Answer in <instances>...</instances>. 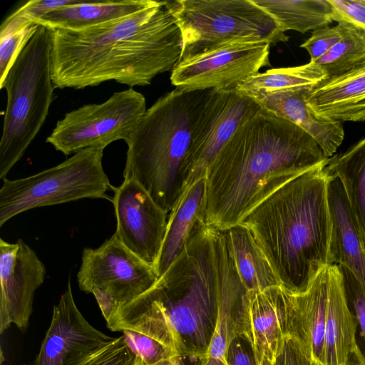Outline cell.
Here are the masks:
<instances>
[{
  "instance_id": "obj_6",
  "label": "cell",
  "mask_w": 365,
  "mask_h": 365,
  "mask_svg": "<svg viewBox=\"0 0 365 365\" xmlns=\"http://www.w3.org/2000/svg\"><path fill=\"white\" fill-rule=\"evenodd\" d=\"M51 30L39 25L0 82L7 93L0 141L4 180L40 131L56 88L51 77Z\"/></svg>"
},
{
  "instance_id": "obj_10",
  "label": "cell",
  "mask_w": 365,
  "mask_h": 365,
  "mask_svg": "<svg viewBox=\"0 0 365 365\" xmlns=\"http://www.w3.org/2000/svg\"><path fill=\"white\" fill-rule=\"evenodd\" d=\"M144 96L129 88L115 92L107 101L86 104L65 114L46 142L65 155L86 149H103L125 140L146 111Z\"/></svg>"
},
{
  "instance_id": "obj_1",
  "label": "cell",
  "mask_w": 365,
  "mask_h": 365,
  "mask_svg": "<svg viewBox=\"0 0 365 365\" xmlns=\"http://www.w3.org/2000/svg\"><path fill=\"white\" fill-rule=\"evenodd\" d=\"M328 159L306 131L262 108L207 170L205 223L219 230L237 225L279 187Z\"/></svg>"
},
{
  "instance_id": "obj_21",
  "label": "cell",
  "mask_w": 365,
  "mask_h": 365,
  "mask_svg": "<svg viewBox=\"0 0 365 365\" xmlns=\"http://www.w3.org/2000/svg\"><path fill=\"white\" fill-rule=\"evenodd\" d=\"M307 102L324 118L341 123L365 121V65L323 81L309 92Z\"/></svg>"
},
{
  "instance_id": "obj_4",
  "label": "cell",
  "mask_w": 365,
  "mask_h": 365,
  "mask_svg": "<svg viewBox=\"0 0 365 365\" xmlns=\"http://www.w3.org/2000/svg\"><path fill=\"white\" fill-rule=\"evenodd\" d=\"M222 240V230L200 219L182 252L155 285L110 319L145 315L161 319L172 331L178 354L207 356L218 314Z\"/></svg>"
},
{
  "instance_id": "obj_23",
  "label": "cell",
  "mask_w": 365,
  "mask_h": 365,
  "mask_svg": "<svg viewBox=\"0 0 365 365\" xmlns=\"http://www.w3.org/2000/svg\"><path fill=\"white\" fill-rule=\"evenodd\" d=\"M153 0H86L56 9L34 23L50 29L78 31L112 22L147 9Z\"/></svg>"
},
{
  "instance_id": "obj_19",
  "label": "cell",
  "mask_w": 365,
  "mask_h": 365,
  "mask_svg": "<svg viewBox=\"0 0 365 365\" xmlns=\"http://www.w3.org/2000/svg\"><path fill=\"white\" fill-rule=\"evenodd\" d=\"M246 292L222 232L218 314L207 354L206 365H227L226 353L229 344L237 334L244 332V298Z\"/></svg>"
},
{
  "instance_id": "obj_33",
  "label": "cell",
  "mask_w": 365,
  "mask_h": 365,
  "mask_svg": "<svg viewBox=\"0 0 365 365\" xmlns=\"http://www.w3.org/2000/svg\"><path fill=\"white\" fill-rule=\"evenodd\" d=\"M342 32V25L340 22L335 26H327L316 29L300 47L308 51L310 61L315 62L341 38Z\"/></svg>"
},
{
  "instance_id": "obj_14",
  "label": "cell",
  "mask_w": 365,
  "mask_h": 365,
  "mask_svg": "<svg viewBox=\"0 0 365 365\" xmlns=\"http://www.w3.org/2000/svg\"><path fill=\"white\" fill-rule=\"evenodd\" d=\"M92 327L75 303L70 282L53 307L50 327L35 359L24 365H81L114 342Z\"/></svg>"
},
{
  "instance_id": "obj_26",
  "label": "cell",
  "mask_w": 365,
  "mask_h": 365,
  "mask_svg": "<svg viewBox=\"0 0 365 365\" xmlns=\"http://www.w3.org/2000/svg\"><path fill=\"white\" fill-rule=\"evenodd\" d=\"M325 170L341 182L365 245V137L329 158Z\"/></svg>"
},
{
  "instance_id": "obj_32",
  "label": "cell",
  "mask_w": 365,
  "mask_h": 365,
  "mask_svg": "<svg viewBox=\"0 0 365 365\" xmlns=\"http://www.w3.org/2000/svg\"><path fill=\"white\" fill-rule=\"evenodd\" d=\"M140 362L121 336L81 365H138Z\"/></svg>"
},
{
  "instance_id": "obj_27",
  "label": "cell",
  "mask_w": 365,
  "mask_h": 365,
  "mask_svg": "<svg viewBox=\"0 0 365 365\" xmlns=\"http://www.w3.org/2000/svg\"><path fill=\"white\" fill-rule=\"evenodd\" d=\"M270 14L285 32L302 34L327 26L334 20V11L329 0H252Z\"/></svg>"
},
{
  "instance_id": "obj_24",
  "label": "cell",
  "mask_w": 365,
  "mask_h": 365,
  "mask_svg": "<svg viewBox=\"0 0 365 365\" xmlns=\"http://www.w3.org/2000/svg\"><path fill=\"white\" fill-rule=\"evenodd\" d=\"M206 187V177L199 179L181 195L170 212L165 238L154 266L158 279L182 252L197 222L204 219Z\"/></svg>"
},
{
  "instance_id": "obj_20",
  "label": "cell",
  "mask_w": 365,
  "mask_h": 365,
  "mask_svg": "<svg viewBox=\"0 0 365 365\" xmlns=\"http://www.w3.org/2000/svg\"><path fill=\"white\" fill-rule=\"evenodd\" d=\"M327 174L328 201L332 222L331 263L348 269L365 293V245L341 182L336 176Z\"/></svg>"
},
{
  "instance_id": "obj_11",
  "label": "cell",
  "mask_w": 365,
  "mask_h": 365,
  "mask_svg": "<svg viewBox=\"0 0 365 365\" xmlns=\"http://www.w3.org/2000/svg\"><path fill=\"white\" fill-rule=\"evenodd\" d=\"M261 108L255 99L237 88L211 89L181 168V195L206 177L215 158L236 130Z\"/></svg>"
},
{
  "instance_id": "obj_13",
  "label": "cell",
  "mask_w": 365,
  "mask_h": 365,
  "mask_svg": "<svg viewBox=\"0 0 365 365\" xmlns=\"http://www.w3.org/2000/svg\"><path fill=\"white\" fill-rule=\"evenodd\" d=\"M113 190L112 202L117 220L115 234L126 248L154 267L166 233L169 214L134 180L124 179Z\"/></svg>"
},
{
  "instance_id": "obj_9",
  "label": "cell",
  "mask_w": 365,
  "mask_h": 365,
  "mask_svg": "<svg viewBox=\"0 0 365 365\" xmlns=\"http://www.w3.org/2000/svg\"><path fill=\"white\" fill-rule=\"evenodd\" d=\"M158 280L154 267L126 248L115 233L99 247L83 250L78 287L95 296L106 322Z\"/></svg>"
},
{
  "instance_id": "obj_40",
  "label": "cell",
  "mask_w": 365,
  "mask_h": 365,
  "mask_svg": "<svg viewBox=\"0 0 365 365\" xmlns=\"http://www.w3.org/2000/svg\"><path fill=\"white\" fill-rule=\"evenodd\" d=\"M352 356L354 357L355 360L354 362H350L349 361L348 365H365V356L358 345L354 349Z\"/></svg>"
},
{
  "instance_id": "obj_41",
  "label": "cell",
  "mask_w": 365,
  "mask_h": 365,
  "mask_svg": "<svg viewBox=\"0 0 365 365\" xmlns=\"http://www.w3.org/2000/svg\"><path fill=\"white\" fill-rule=\"evenodd\" d=\"M261 365H272V363H270L269 361H264Z\"/></svg>"
},
{
  "instance_id": "obj_25",
  "label": "cell",
  "mask_w": 365,
  "mask_h": 365,
  "mask_svg": "<svg viewBox=\"0 0 365 365\" xmlns=\"http://www.w3.org/2000/svg\"><path fill=\"white\" fill-rule=\"evenodd\" d=\"M222 231L239 277L247 291L282 287L248 228L237 224Z\"/></svg>"
},
{
  "instance_id": "obj_28",
  "label": "cell",
  "mask_w": 365,
  "mask_h": 365,
  "mask_svg": "<svg viewBox=\"0 0 365 365\" xmlns=\"http://www.w3.org/2000/svg\"><path fill=\"white\" fill-rule=\"evenodd\" d=\"M341 38L316 63L327 78L336 77L365 65V31L346 21Z\"/></svg>"
},
{
  "instance_id": "obj_17",
  "label": "cell",
  "mask_w": 365,
  "mask_h": 365,
  "mask_svg": "<svg viewBox=\"0 0 365 365\" xmlns=\"http://www.w3.org/2000/svg\"><path fill=\"white\" fill-rule=\"evenodd\" d=\"M314 87L302 86L269 92L245 93L262 108L306 131L316 140L324 155L329 158L344 140V128L341 122L319 115L309 105L307 96Z\"/></svg>"
},
{
  "instance_id": "obj_3",
  "label": "cell",
  "mask_w": 365,
  "mask_h": 365,
  "mask_svg": "<svg viewBox=\"0 0 365 365\" xmlns=\"http://www.w3.org/2000/svg\"><path fill=\"white\" fill-rule=\"evenodd\" d=\"M327 163L279 187L239 223L252 232L282 287L289 292H304L332 264Z\"/></svg>"
},
{
  "instance_id": "obj_22",
  "label": "cell",
  "mask_w": 365,
  "mask_h": 365,
  "mask_svg": "<svg viewBox=\"0 0 365 365\" xmlns=\"http://www.w3.org/2000/svg\"><path fill=\"white\" fill-rule=\"evenodd\" d=\"M329 288L322 365H348L354 349L356 322L349 309L339 267H329Z\"/></svg>"
},
{
  "instance_id": "obj_16",
  "label": "cell",
  "mask_w": 365,
  "mask_h": 365,
  "mask_svg": "<svg viewBox=\"0 0 365 365\" xmlns=\"http://www.w3.org/2000/svg\"><path fill=\"white\" fill-rule=\"evenodd\" d=\"M329 265L304 292L284 291L286 332L311 365H322Z\"/></svg>"
},
{
  "instance_id": "obj_34",
  "label": "cell",
  "mask_w": 365,
  "mask_h": 365,
  "mask_svg": "<svg viewBox=\"0 0 365 365\" xmlns=\"http://www.w3.org/2000/svg\"><path fill=\"white\" fill-rule=\"evenodd\" d=\"M227 365H259L255 350L248 335L237 334L228 345L226 353Z\"/></svg>"
},
{
  "instance_id": "obj_37",
  "label": "cell",
  "mask_w": 365,
  "mask_h": 365,
  "mask_svg": "<svg viewBox=\"0 0 365 365\" xmlns=\"http://www.w3.org/2000/svg\"><path fill=\"white\" fill-rule=\"evenodd\" d=\"M85 1L86 0H31L26 2L14 12L34 22L56 9L81 4Z\"/></svg>"
},
{
  "instance_id": "obj_18",
  "label": "cell",
  "mask_w": 365,
  "mask_h": 365,
  "mask_svg": "<svg viewBox=\"0 0 365 365\" xmlns=\"http://www.w3.org/2000/svg\"><path fill=\"white\" fill-rule=\"evenodd\" d=\"M243 329L254 346L259 365L274 364L287 337L284 291L282 287L247 291Z\"/></svg>"
},
{
  "instance_id": "obj_15",
  "label": "cell",
  "mask_w": 365,
  "mask_h": 365,
  "mask_svg": "<svg viewBox=\"0 0 365 365\" xmlns=\"http://www.w3.org/2000/svg\"><path fill=\"white\" fill-rule=\"evenodd\" d=\"M46 271L34 250L21 239L9 243L0 239V333L11 324L26 331L36 290Z\"/></svg>"
},
{
  "instance_id": "obj_38",
  "label": "cell",
  "mask_w": 365,
  "mask_h": 365,
  "mask_svg": "<svg viewBox=\"0 0 365 365\" xmlns=\"http://www.w3.org/2000/svg\"><path fill=\"white\" fill-rule=\"evenodd\" d=\"M272 365H311L294 342L287 336Z\"/></svg>"
},
{
  "instance_id": "obj_36",
  "label": "cell",
  "mask_w": 365,
  "mask_h": 365,
  "mask_svg": "<svg viewBox=\"0 0 365 365\" xmlns=\"http://www.w3.org/2000/svg\"><path fill=\"white\" fill-rule=\"evenodd\" d=\"M338 266L343 276L346 297L351 301L365 341V293L354 275L344 266Z\"/></svg>"
},
{
  "instance_id": "obj_35",
  "label": "cell",
  "mask_w": 365,
  "mask_h": 365,
  "mask_svg": "<svg viewBox=\"0 0 365 365\" xmlns=\"http://www.w3.org/2000/svg\"><path fill=\"white\" fill-rule=\"evenodd\" d=\"M337 23L346 21L365 31V0H329Z\"/></svg>"
},
{
  "instance_id": "obj_30",
  "label": "cell",
  "mask_w": 365,
  "mask_h": 365,
  "mask_svg": "<svg viewBox=\"0 0 365 365\" xmlns=\"http://www.w3.org/2000/svg\"><path fill=\"white\" fill-rule=\"evenodd\" d=\"M38 26L15 12L2 23L0 27V82L4 79L20 51Z\"/></svg>"
},
{
  "instance_id": "obj_5",
  "label": "cell",
  "mask_w": 365,
  "mask_h": 365,
  "mask_svg": "<svg viewBox=\"0 0 365 365\" xmlns=\"http://www.w3.org/2000/svg\"><path fill=\"white\" fill-rule=\"evenodd\" d=\"M210 91L167 93L146 110L125 140L124 179L137 181L168 214L181 195V168Z\"/></svg>"
},
{
  "instance_id": "obj_7",
  "label": "cell",
  "mask_w": 365,
  "mask_h": 365,
  "mask_svg": "<svg viewBox=\"0 0 365 365\" xmlns=\"http://www.w3.org/2000/svg\"><path fill=\"white\" fill-rule=\"evenodd\" d=\"M165 6L182 34L178 63L230 43L272 46L289 40L275 19L252 0H176L165 1Z\"/></svg>"
},
{
  "instance_id": "obj_2",
  "label": "cell",
  "mask_w": 365,
  "mask_h": 365,
  "mask_svg": "<svg viewBox=\"0 0 365 365\" xmlns=\"http://www.w3.org/2000/svg\"><path fill=\"white\" fill-rule=\"evenodd\" d=\"M51 30V77L58 88L82 89L115 81L132 88L173 71L181 31L165 6H151L88 29Z\"/></svg>"
},
{
  "instance_id": "obj_8",
  "label": "cell",
  "mask_w": 365,
  "mask_h": 365,
  "mask_svg": "<svg viewBox=\"0 0 365 365\" xmlns=\"http://www.w3.org/2000/svg\"><path fill=\"white\" fill-rule=\"evenodd\" d=\"M103 149L86 148L59 165L33 175L4 178L0 189V227L14 216L39 207L83 198L111 200L106 191L113 190L106 174Z\"/></svg>"
},
{
  "instance_id": "obj_12",
  "label": "cell",
  "mask_w": 365,
  "mask_h": 365,
  "mask_svg": "<svg viewBox=\"0 0 365 365\" xmlns=\"http://www.w3.org/2000/svg\"><path fill=\"white\" fill-rule=\"evenodd\" d=\"M270 44L264 41L230 43L178 63L170 81L186 91L232 89L269 65Z\"/></svg>"
},
{
  "instance_id": "obj_29",
  "label": "cell",
  "mask_w": 365,
  "mask_h": 365,
  "mask_svg": "<svg viewBox=\"0 0 365 365\" xmlns=\"http://www.w3.org/2000/svg\"><path fill=\"white\" fill-rule=\"evenodd\" d=\"M327 78L314 62L295 67L269 69L248 78L237 88L244 93L269 92L302 86H316Z\"/></svg>"
},
{
  "instance_id": "obj_39",
  "label": "cell",
  "mask_w": 365,
  "mask_h": 365,
  "mask_svg": "<svg viewBox=\"0 0 365 365\" xmlns=\"http://www.w3.org/2000/svg\"><path fill=\"white\" fill-rule=\"evenodd\" d=\"M207 356L177 354L153 364L139 363L138 365H206Z\"/></svg>"
},
{
  "instance_id": "obj_31",
  "label": "cell",
  "mask_w": 365,
  "mask_h": 365,
  "mask_svg": "<svg viewBox=\"0 0 365 365\" xmlns=\"http://www.w3.org/2000/svg\"><path fill=\"white\" fill-rule=\"evenodd\" d=\"M121 331L125 343L142 364H153L178 354L174 347L153 336L130 329Z\"/></svg>"
}]
</instances>
